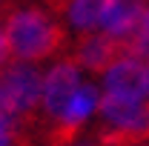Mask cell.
<instances>
[{"mask_svg": "<svg viewBox=\"0 0 149 146\" xmlns=\"http://www.w3.org/2000/svg\"><path fill=\"white\" fill-rule=\"evenodd\" d=\"M3 20H6L3 32L9 37L15 60L35 63L55 57L66 49V29L40 9H9Z\"/></svg>", "mask_w": 149, "mask_h": 146, "instance_id": "cell-1", "label": "cell"}, {"mask_svg": "<svg viewBox=\"0 0 149 146\" xmlns=\"http://www.w3.org/2000/svg\"><path fill=\"white\" fill-rule=\"evenodd\" d=\"M97 109L103 117V129L97 132L100 146H138L149 140V100L103 95Z\"/></svg>", "mask_w": 149, "mask_h": 146, "instance_id": "cell-2", "label": "cell"}, {"mask_svg": "<svg viewBox=\"0 0 149 146\" xmlns=\"http://www.w3.org/2000/svg\"><path fill=\"white\" fill-rule=\"evenodd\" d=\"M0 97L6 100V106L17 120L32 117L37 103L43 100V77L35 66L29 63H15L0 69Z\"/></svg>", "mask_w": 149, "mask_h": 146, "instance_id": "cell-3", "label": "cell"}, {"mask_svg": "<svg viewBox=\"0 0 149 146\" xmlns=\"http://www.w3.org/2000/svg\"><path fill=\"white\" fill-rule=\"evenodd\" d=\"M74 63L77 66H86L89 72L103 74L112 63H118L120 57L126 55V37H115L109 32H83V37L77 40V49H74Z\"/></svg>", "mask_w": 149, "mask_h": 146, "instance_id": "cell-4", "label": "cell"}, {"mask_svg": "<svg viewBox=\"0 0 149 146\" xmlns=\"http://www.w3.org/2000/svg\"><path fill=\"white\" fill-rule=\"evenodd\" d=\"M106 95L123 97V100H143L149 95V66L135 57H120L106 69Z\"/></svg>", "mask_w": 149, "mask_h": 146, "instance_id": "cell-5", "label": "cell"}, {"mask_svg": "<svg viewBox=\"0 0 149 146\" xmlns=\"http://www.w3.org/2000/svg\"><path fill=\"white\" fill-rule=\"evenodd\" d=\"M77 63H74V57L69 60H63V63H57L52 72L43 77V109L49 117H60L66 106H69V100L74 97V92H77Z\"/></svg>", "mask_w": 149, "mask_h": 146, "instance_id": "cell-6", "label": "cell"}, {"mask_svg": "<svg viewBox=\"0 0 149 146\" xmlns=\"http://www.w3.org/2000/svg\"><path fill=\"white\" fill-rule=\"evenodd\" d=\"M146 9H149L146 0H112L100 26H103V32H109L115 37H129L138 29Z\"/></svg>", "mask_w": 149, "mask_h": 146, "instance_id": "cell-7", "label": "cell"}, {"mask_svg": "<svg viewBox=\"0 0 149 146\" xmlns=\"http://www.w3.org/2000/svg\"><path fill=\"white\" fill-rule=\"evenodd\" d=\"M109 3L112 0H72V6H69L66 15L72 20V26H77L80 32H89L95 26H100Z\"/></svg>", "mask_w": 149, "mask_h": 146, "instance_id": "cell-8", "label": "cell"}, {"mask_svg": "<svg viewBox=\"0 0 149 146\" xmlns=\"http://www.w3.org/2000/svg\"><path fill=\"white\" fill-rule=\"evenodd\" d=\"M126 55L135 60H143L149 63V9L143 12V17L138 23V29L126 37Z\"/></svg>", "mask_w": 149, "mask_h": 146, "instance_id": "cell-9", "label": "cell"}, {"mask_svg": "<svg viewBox=\"0 0 149 146\" xmlns=\"http://www.w3.org/2000/svg\"><path fill=\"white\" fill-rule=\"evenodd\" d=\"M20 126H9V123H0V146H23L20 138Z\"/></svg>", "mask_w": 149, "mask_h": 146, "instance_id": "cell-10", "label": "cell"}, {"mask_svg": "<svg viewBox=\"0 0 149 146\" xmlns=\"http://www.w3.org/2000/svg\"><path fill=\"white\" fill-rule=\"evenodd\" d=\"M9 57H12V49H9V37H6V32H3V29H0V66H3Z\"/></svg>", "mask_w": 149, "mask_h": 146, "instance_id": "cell-11", "label": "cell"}, {"mask_svg": "<svg viewBox=\"0 0 149 146\" xmlns=\"http://www.w3.org/2000/svg\"><path fill=\"white\" fill-rule=\"evenodd\" d=\"M55 12H69V6H72V0H46Z\"/></svg>", "mask_w": 149, "mask_h": 146, "instance_id": "cell-12", "label": "cell"}, {"mask_svg": "<svg viewBox=\"0 0 149 146\" xmlns=\"http://www.w3.org/2000/svg\"><path fill=\"white\" fill-rule=\"evenodd\" d=\"M66 146H100V143H95V140H77V138H74L72 143H66Z\"/></svg>", "mask_w": 149, "mask_h": 146, "instance_id": "cell-13", "label": "cell"}, {"mask_svg": "<svg viewBox=\"0 0 149 146\" xmlns=\"http://www.w3.org/2000/svg\"><path fill=\"white\" fill-rule=\"evenodd\" d=\"M6 12H9V3H6V0H0V17H3Z\"/></svg>", "mask_w": 149, "mask_h": 146, "instance_id": "cell-14", "label": "cell"}]
</instances>
